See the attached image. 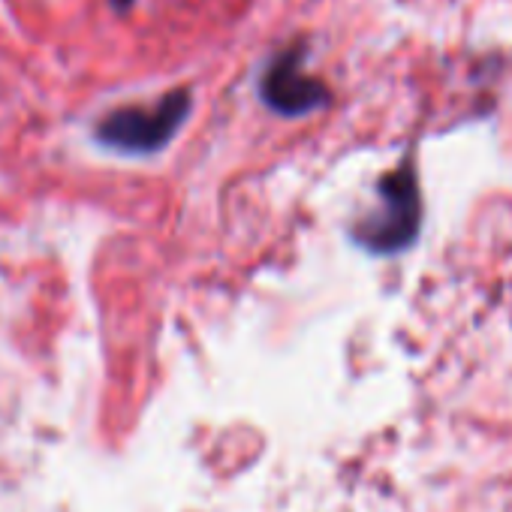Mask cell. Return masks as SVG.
Segmentation results:
<instances>
[{
	"label": "cell",
	"instance_id": "6da1fadb",
	"mask_svg": "<svg viewBox=\"0 0 512 512\" xmlns=\"http://www.w3.org/2000/svg\"><path fill=\"white\" fill-rule=\"evenodd\" d=\"M190 112H193V91L172 88L154 103H130L106 112L94 124V139L115 154L151 157L160 154L178 136Z\"/></svg>",
	"mask_w": 512,
	"mask_h": 512
},
{
	"label": "cell",
	"instance_id": "3957f363",
	"mask_svg": "<svg viewBox=\"0 0 512 512\" xmlns=\"http://www.w3.org/2000/svg\"><path fill=\"white\" fill-rule=\"evenodd\" d=\"M311 49L314 46L308 37H296L266 58L260 76H256V97H260V103L272 115L308 118L332 106L335 97H332L329 82L305 70Z\"/></svg>",
	"mask_w": 512,
	"mask_h": 512
},
{
	"label": "cell",
	"instance_id": "277c9868",
	"mask_svg": "<svg viewBox=\"0 0 512 512\" xmlns=\"http://www.w3.org/2000/svg\"><path fill=\"white\" fill-rule=\"evenodd\" d=\"M136 4H139V0H109V7H112L118 16H127Z\"/></svg>",
	"mask_w": 512,
	"mask_h": 512
},
{
	"label": "cell",
	"instance_id": "7a4b0ae2",
	"mask_svg": "<svg viewBox=\"0 0 512 512\" xmlns=\"http://www.w3.org/2000/svg\"><path fill=\"white\" fill-rule=\"evenodd\" d=\"M377 199V211L359 220V226L350 232L353 241L371 253H398L410 247L422 223V193L413 154H407L398 169L380 178Z\"/></svg>",
	"mask_w": 512,
	"mask_h": 512
}]
</instances>
